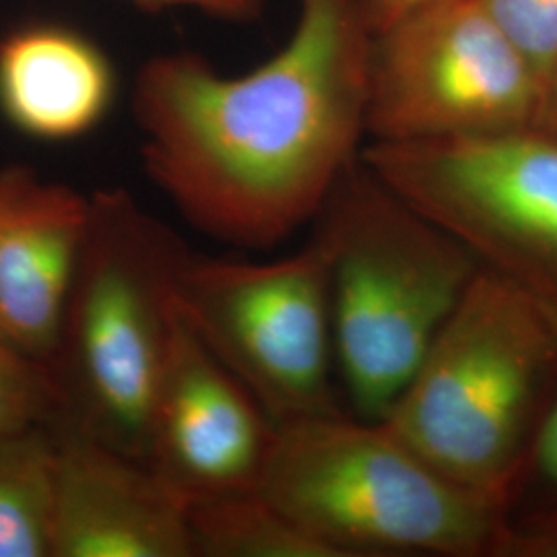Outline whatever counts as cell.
I'll use <instances>...</instances> for the list:
<instances>
[{
  "label": "cell",
  "instance_id": "obj_2",
  "mask_svg": "<svg viewBox=\"0 0 557 557\" xmlns=\"http://www.w3.org/2000/svg\"><path fill=\"white\" fill-rule=\"evenodd\" d=\"M556 391V314L481 267L382 423L440 473L508 512Z\"/></svg>",
  "mask_w": 557,
  "mask_h": 557
},
{
  "label": "cell",
  "instance_id": "obj_19",
  "mask_svg": "<svg viewBox=\"0 0 557 557\" xmlns=\"http://www.w3.org/2000/svg\"><path fill=\"white\" fill-rule=\"evenodd\" d=\"M499 557H557V520L508 529Z\"/></svg>",
  "mask_w": 557,
  "mask_h": 557
},
{
  "label": "cell",
  "instance_id": "obj_6",
  "mask_svg": "<svg viewBox=\"0 0 557 557\" xmlns=\"http://www.w3.org/2000/svg\"><path fill=\"white\" fill-rule=\"evenodd\" d=\"M359 158L400 199L557 317V135L543 126L372 140Z\"/></svg>",
  "mask_w": 557,
  "mask_h": 557
},
{
  "label": "cell",
  "instance_id": "obj_11",
  "mask_svg": "<svg viewBox=\"0 0 557 557\" xmlns=\"http://www.w3.org/2000/svg\"><path fill=\"white\" fill-rule=\"evenodd\" d=\"M89 213L91 195L27 165L0 170V338L46 366L57 354Z\"/></svg>",
  "mask_w": 557,
  "mask_h": 557
},
{
  "label": "cell",
  "instance_id": "obj_10",
  "mask_svg": "<svg viewBox=\"0 0 557 557\" xmlns=\"http://www.w3.org/2000/svg\"><path fill=\"white\" fill-rule=\"evenodd\" d=\"M50 557H193L188 499L140 458L52 423Z\"/></svg>",
  "mask_w": 557,
  "mask_h": 557
},
{
  "label": "cell",
  "instance_id": "obj_18",
  "mask_svg": "<svg viewBox=\"0 0 557 557\" xmlns=\"http://www.w3.org/2000/svg\"><path fill=\"white\" fill-rule=\"evenodd\" d=\"M147 13L193 9L218 20L246 21L259 17L267 0H126Z\"/></svg>",
  "mask_w": 557,
  "mask_h": 557
},
{
  "label": "cell",
  "instance_id": "obj_8",
  "mask_svg": "<svg viewBox=\"0 0 557 557\" xmlns=\"http://www.w3.org/2000/svg\"><path fill=\"white\" fill-rule=\"evenodd\" d=\"M537 75L475 0H419L374 32L366 133L432 140L541 126Z\"/></svg>",
  "mask_w": 557,
  "mask_h": 557
},
{
  "label": "cell",
  "instance_id": "obj_16",
  "mask_svg": "<svg viewBox=\"0 0 557 557\" xmlns=\"http://www.w3.org/2000/svg\"><path fill=\"white\" fill-rule=\"evenodd\" d=\"M537 75L545 98L557 75V0H475Z\"/></svg>",
  "mask_w": 557,
  "mask_h": 557
},
{
  "label": "cell",
  "instance_id": "obj_9",
  "mask_svg": "<svg viewBox=\"0 0 557 557\" xmlns=\"http://www.w3.org/2000/svg\"><path fill=\"white\" fill-rule=\"evenodd\" d=\"M277 425L176 312L149 416L145 462L180 496L259 485Z\"/></svg>",
  "mask_w": 557,
  "mask_h": 557
},
{
  "label": "cell",
  "instance_id": "obj_13",
  "mask_svg": "<svg viewBox=\"0 0 557 557\" xmlns=\"http://www.w3.org/2000/svg\"><path fill=\"white\" fill-rule=\"evenodd\" d=\"M188 524L193 557H337L259 487L193 499Z\"/></svg>",
  "mask_w": 557,
  "mask_h": 557
},
{
  "label": "cell",
  "instance_id": "obj_21",
  "mask_svg": "<svg viewBox=\"0 0 557 557\" xmlns=\"http://www.w3.org/2000/svg\"><path fill=\"white\" fill-rule=\"evenodd\" d=\"M541 126L556 133L557 135V75L549 85L547 98H545V108H543V119H541Z\"/></svg>",
  "mask_w": 557,
  "mask_h": 557
},
{
  "label": "cell",
  "instance_id": "obj_4",
  "mask_svg": "<svg viewBox=\"0 0 557 557\" xmlns=\"http://www.w3.org/2000/svg\"><path fill=\"white\" fill-rule=\"evenodd\" d=\"M257 487L337 557H499L508 535L498 504L341 411L277 425Z\"/></svg>",
  "mask_w": 557,
  "mask_h": 557
},
{
  "label": "cell",
  "instance_id": "obj_3",
  "mask_svg": "<svg viewBox=\"0 0 557 557\" xmlns=\"http://www.w3.org/2000/svg\"><path fill=\"white\" fill-rule=\"evenodd\" d=\"M331 269L335 361L356 416L382 421L481 264L363 163L314 218Z\"/></svg>",
  "mask_w": 557,
  "mask_h": 557
},
{
  "label": "cell",
  "instance_id": "obj_7",
  "mask_svg": "<svg viewBox=\"0 0 557 557\" xmlns=\"http://www.w3.org/2000/svg\"><path fill=\"white\" fill-rule=\"evenodd\" d=\"M174 308L275 425L337 413L331 269L317 236L271 262L190 255Z\"/></svg>",
  "mask_w": 557,
  "mask_h": 557
},
{
  "label": "cell",
  "instance_id": "obj_14",
  "mask_svg": "<svg viewBox=\"0 0 557 557\" xmlns=\"http://www.w3.org/2000/svg\"><path fill=\"white\" fill-rule=\"evenodd\" d=\"M54 458L50 425L0 432V557H50Z\"/></svg>",
  "mask_w": 557,
  "mask_h": 557
},
{
  "label": "cell",
  "instance_id": "obj_12",
  "mask_svg": "<svg viewBox=\"0 0 557 557\" xmlns=\"http://www.w3.org/2000/svg\"><path fill=\"white\" fill-rule=\"evenodd\" d=\"M119 96L110 54L64 23H29L0 38V114L44 143L96 131Z\"/></svg>",
  "mask_w": 557,
  "mask_h": 557
},
{
  "label": "cell",
  "instance_id": "obj_17",
  "mask_svg": "<svg viewBox=\"0 0 557 557\" xmlns=\"http://www.w3.org/2000/svg\"><path fill=\"white\" fill-rule=\"evenodd\" d=\"M529 485H535L545 494H549L552 498L557 499V391L541 416L510 502L515 499L518 492H522ZM556 518L557 510L552 517L543 518L537 522H547V520L552 522ZM537 522H529V524H537ZM520 527H524V524H520Z\"/></svg>",
  "mask_w": 557,
  "mask_h": 557
},
{
  "label": "cell",
  "instance_id": "obj_5",
  "mask_svg": "<svg viewBox=\"0 0 557 557\" xmlns=\"http://www.w3.org/2000/svg\"><path fill=\"white\" fill-rule=\"evenodd\" d=\"M184 242L126 188L91 195L57 354V421L145 460L147 430L174 333ZM54 421V423H57Z\"/></svg>",
  "mask_w": 557,
  "mask_h": 557
},
{
  "label": "cell",
  "instance_id": "obj_20",
  "mask_svg": "<svg viewBox=\"0 0 557 557\" xmlns=\"http://www.w3.org/2000/svg\"><path fill=\"white\" fill-rule=\"evenodd\" d=\"M418 2L419 0H361L374 32L384 27L386 23L397 20L400 13H405L407 9H411Z\"/></svg>",
  "mask_w": 557,
  "mask_h": 557
},
{
  "label": "cell",
  "instance_id": "obj_15",
  "mask_svg": "<svg viewBox=\"0 0 557 557\" xmlns=\"http://www.w3.org/2000/svg\"><path fill=\"white\" fill-rule=\"evenodd\" d=\"M62 413L50 368L0 338V432L52 425Z\"/></svg>",
  "mask_w": 557,
  "mask_h": 557
},
{
  "label": "cell",
  "instance_id": "obj_1",
  "mask_svg": "<svg viewBox=\"0 0 557 557\" xmlns=\"http://www.w3.org/2000/svg\"><path fill=\"white\" fill-rule=\"evenodd\" d=\"M275 57L232 77L197 52L147 60L133 89L147 176L209 238L271 248L319 215L358 160L374 27L361 0H298Z\"/></svg>",
  "mask_w": 557,
  "mask_h": 557
}]
</instances>
